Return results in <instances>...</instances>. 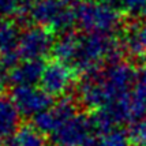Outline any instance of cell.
Instances as JSON below:
<instances>
[{
  "label": "cell",
  "mask_w": 146,
  "mask_h": 146,
  "mask_svg": "<svg viewBox=\"0 0 146 146\" xmlns=\"http://www.w3.org/2000/svg\"><path fill=\"white\" fill-rule=\"evenodd\" d=\"M19 102L26 113L33 112H45L52 107V97L48 96L44 90L23 88L19 92Z\"/></svg>",
  "instance_id": "6"
},
{
  "label": "cell",
  "mask_w": 146,
  "mask_h": 146,
  "mask_svg": "<svg viewBox=\"0 0 146 146\" xmlns=\"http://www.w3.org/2000/svg\"><path fill=\"white\" fill-rule=\"evenodd\" d=\"M145 13H146V10H145Z\"/></svg>",
  "instance_id": "14"
},
{
  "label": "cell",
  "mask_w": 146,
  "mask_h": 146,
  "mask_svg": "<svg viewBox=\"0 0 146 146\" xmlns=\"http://www.w3.org/2000/svg\"><path fill=\"white\" fill-rule=\"evenodd\" d=\"M44 135L41 131H37L34 128H25L18 135V139L15 142V146H45Z\"/></svg>",
  "instance_id": "8"
},
{
  "label": "cell",
  "mask_w": 146,
  "mask_h": 146,
  "mask_svg": "<svg viewBox=\"0 0 146 146\" xmlns=\"http://www.w3.org/2000/svg\"><path fill=\"white\" fill-rule=\"evenodd\" d=\"M76 82V70L57 59H51L45 63L42 75L40 79L41 90L48 96L62 97Z\"/></svg>",
  "instance_id": "3"
},
{
  "label": "cell",
  "mask_w": 146,
  "mask_h": 146,
  "mask_svg": "<svg viewBox=\"0 0 146 146\" xmlns=\"http://www.w3.org/2000/svg\"><path fill=\"white\" fill-rule=\"evenodd\" d=\"M128 137L134 146H146V119L135 121L130 127Z\"/></svg>",
  "instance_id": "9"
},
{
  "label": "cell",
  "mask_w": 146,
  "mask_h": 146,
  "mask_svg": "<svg viewBox=\"0 0 146 146\" xmlns=\"http://www.w3.org/2000/svg\"><path fill=\"white\" fill-rule=\"evenodd\" d=\"M19 1H22L23 4H33V3L36 4V3L38 1V0H19Z\"/></svg>",
  "instance_id": "13"
},
{
  "label": "cell",
  "mask_w": 146,
  "mask_h": 146,
  "mask_svg": "<svg viewBox=\"0 0 146 146\" xmlns=\"http://www.w3.org/2000/svg\"><path fill=\"white\" fill-rule=\"evenodd\" d=\"M55 37L51 30L45 27H34L25 34L22 40L23 55L32 60L48 55L55 48Z\"/></svg>",
  "instance_id": "5"
},
{
  "label": "cell",
  "mask_w": 146,
  "mask_h": 146,
  "mask_svg": "<svg viewBox=\"0 0 146 146\" xmlns=\"http://www.w3.org/2000/svg\"><path fill=\"white\" fill-rule=\"evenodd\" d=\"M121 22L120 13L97 0L81 1L76 11V23L86 33L109 34L116 30Z\"/></svg>",
  "instance_id": "2"
},
{
  "label": "cell",
  "mask_w": 146,
  "mask_h": 146,
  "mask_svg": "<svg viewBox=\"0 0 146 146\" xmlns=\"http://www.w3.org/2000/svg\"><path fill=\"white\" fill-rule=\"evenodd\" d=\"M121 8L128 14H137L145 13L146 10V0H121Z\"/></svg>",
  "instance_id": "10"
},
{
  "label": "cell",
  "mask_w": 146,
  "mask_h": 146,
  "mask_svg": "<svg viewBox=\"0 0 146 146\" xmlns=\"http://www.w3.org/2000/svg\"><path fill=\"white\" fill-rule=\"evenodd\" d=\"M76 113L78 112H76L74 102L71 100H63L48 111L37 115L36 124L42 134H53L57 128H60L64 123H67Z\"/></svg>",
  "instance_id": "4"
},
{
  "label": "cell",
  "mask_w": 146,
  "mask_h": 146,
  "mask_svg": "<svg viewBox=\"0 0 146 146\" xmlns=\"http://www.w3.org/2000/svg\"><path fill=\"white\" fill-rule=\"evenodd\" d=\"M79 3L78 0H38L33 7V18L52 33H66L76 22Z\"/></svg>",
  "instance_id": "1"
},
{
  "label": "cell",
  "mask_w": 146,
  "mask_h": 146,
  "mask_svg": "<svg viewBox=\"0 0 146 146\" xmlns=\"http://www.w3.org/2000/svg\"><path fill=\"white\" fill-rule=\"evenodd\" d=\"M98 146H131L128 133L113 128L98 137Z\"/></svg>",
  "instance_id": "7"
},
{
  "label": "cell",
  "mask_w": 146,
  "mask_h": 146,
  "mask_svg": "<svg viewBox=\"0 0 146 146\" xmlns=\"http://www.w3.org/2000/svg\"><path fill=\"white\" fill-rule=\"evenodd\" d=\"M135 92L146 98V66H142L137 72V81H135Z\"/></svg>",
  "instance_id": "11"
},
{
  "label": "cell",
  "mask_w": 146,
  "mask_h": 146,
  "mask_svg": "<svg viewBox=\"0 0 146 146\" xmlns=\"http://www.w3.org/2000/svg\"><path fill=\"white\" fill-rule=\"evenodd\" d=\"M98 3H102V4H105V6H109L112 7V8H119L121 7V0H97Z\"/></svg>",
  "instance_id": "12"
}]
</instances>
